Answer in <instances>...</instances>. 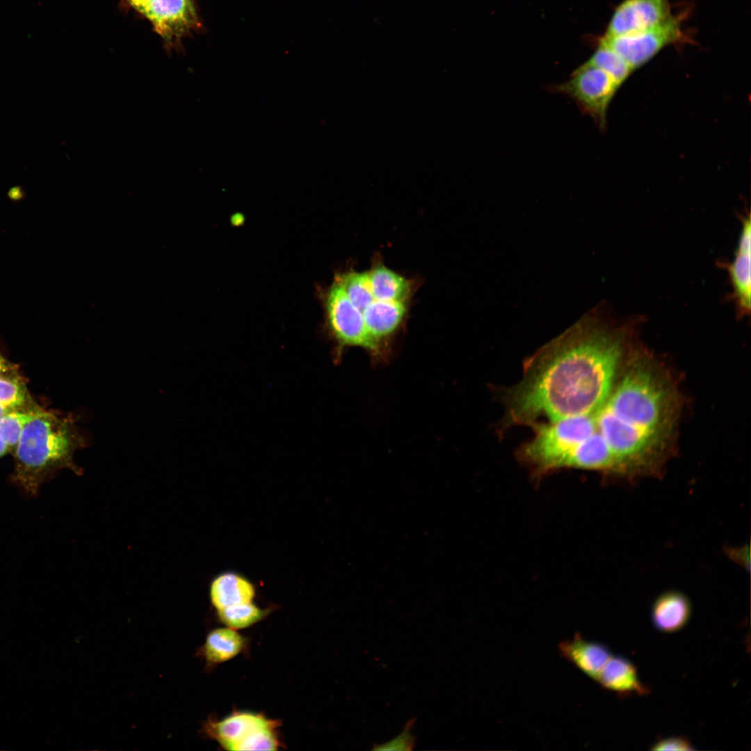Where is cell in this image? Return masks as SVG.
<instances>
[{"instance_id": "obj_12", "label": "cell", "mask_w": 751, "mask_h": 751, "mask_svg": "<svg viewBox=\"0 0 751 751\" xmlns=\"http://www.w3.org/2000/svg\"><path fill=\"white\" fill-rule=\"evenodd\" d=\"M558 649L563 657L595 681L612 655L606 645L586 640L579 633L562 641Z\"/></svg>"}, {"instance_id": "obj_21", "label": "cell", "mask_w": 751, "mask_h": 751, "mask_svg": "<svg viewBox=\"0 0 751 751\" xmlns=\"http://www.w3.org/2000/svg\"><path fill=\"white\" fill-rule=\"evenodd\" d=\"M40 410H13L0 417V437L10 450L16 448L24 428Z\"/></svg>"}, {"instance_id": "obj_24", "label": "cell", "mask_w": 751, "mask_h": 751, "mask_svg": "<svg viewBox=\"0 0 751 751\" xmlns=\"http://www.w3.org/2000/svg\"><path fill=\"white\" fill-rule=\"evenodd\" d=\"M725 551L730 559L746 569L748 572L750 571V559L748 545L738 547H727Z\"/></svg>"}, {"instance_id": "obj_25", "label": "cell", "mask_w": 751, "mask_h": 751, "mask_svg": "<svg viewBox=\"0 0 751 751\" xmlns=\"http://www.w3.org/2000/svg\"><path fill=\"white\" fill-rule=\"evenodd\" d=\"M19 376L17 367L0 353V378Z\"/></svg>"}, {"instance_id": "obj_17", "label": "cell", "mask_w": 751, "mask_h": 751, "mask_svg": "<svg viewBox=\"0 0 751 751\" xmlns=\"http://www.w3.org/2000/svg\"><path fill=\"white\" fill-rule=\"evenodd\" d=\"M244 646L245 638L234 629L220 628L208 634L199 652L209 665H213L234 658Z\"/></svg>"}, {"instance_id": "obj_19", "label": "cell", "mask_w": 751, "mask_h": 751, "mask_svg": "<svg viewBox=\"0 0 751 751\" xmlns=\"http://www.w3.org/2000/svg\"><path fill=\"white\" fill-rule=\"evenodd\" d=\"M0 404L14 410H32L34 405L26 384L19 376L0 378Z\"/></svg>"}, {"instance_id": "obj_20", "label": "cell", "mask_w": 751, "mask_h": 751, "mask_svg": "<svg viewBox=\"0 0 751 751\" xmlns=\"http://www.w3.org/2000/svg\"><path fill=\"white\" fill-rule=\"evenodd\" d=\"M217 611L220 620L234 629L248 627L266 614V610L261 609L252 602L227 606Z\"/></svg>"}, {"instance_id": "obj_14", "label": "cell", "mask_w": 751, "mask_h": 751, "mask_svg": "<svg viewBox=\"0 0 751 751\" xmlns=\"http://www.w3.org/2000/svg\"><path fill=\"white\" fill-rule=\"evenodd\" d=\"M597 682L606 690L623 695H643L649 691L640 680L634 664L622 656L611 655Z\"/></svg>"}, {"instance_id": "obj_6", "label": "cell", "mask_w": 751, "mask_h": 751, "mask_svg": "<svg viewBox=\"0 0 751 751\" xmlns=\"http://www.w3.org/2000/svg\"><path fill=\"white\" fill-rule=\"evenodd\" d=\"M620 87L608 74L587 61L573 72L568 81L550 86L549 89L572 99L583 114L604 130L609 105Z\"/></svg>"}, {"instance_id": "obj_4", "label": "cell", "mask_w": 751, "mask_h": 751, "mask_svg": "<svg viewBox=\"0 0 751 751\" xmlns=\"http://www.w3.org/2000/svg\"><path fill=\"white\" fill-rule=\"evenodd\" d=\"M534 438L524 448L527 462L539 472L565 467L576 449L594 431L591 414L538 425Z\"/></svg>"}, {"instance_id": "obj_13", "label": "cell", "mask_w": 751, "mask_h": 751, "mask_svg": "<svg viewBox=\"0 0 751 751\" xmlns=\"http://www.w3.org/2000/svg\"><path fill=\"white\" fill-rule=\"evenodd\" d=\"M691 613L689 598L681 591L671 590L663 592L654 600L651 608V618L657 630L674 633L686 625Z\"/></svg>"}, {"instance_id": "obj_26", "label": "cell", "mask_w": 751, "mask_h": 751, "mask_svg": "<svg viewBox=\"0 0 751 751\" xmlns=\"http://www.w3.org/2000/svg\"><path fill=\"white\" fill-rule=\"evenodd\" d=\"M8 195L12 200H19L23 197L24 192L21 187L16 186L8 191Z\"/></svg>"}, {"instance_id": "obj_3", "label": "cell", "mask_w": 751, "mask_h": 751, "mask_svg": "<svg viewBox=\"0 0 751 751\" xmlns=\"http://www.w3.org/2000/svg\"><path fill=\"white\" fill-rule=\"evenodd\" d=\"M80 442L71 420L39 410L24 428L15 448L13 481L35 494L52 473L72 467L73 453Z\"/></svg>"}, {"instance_id": "obj_1", "label": "cell", "mask_w": 751, "mask_h": 751, "mask_svg": "<svg viewBox=\"0 0 751 751\" xmlns=\"http://www.w3.org/2000/svg\"><path fill=\"white\" fill-rule=\"evenodd\" d=\"M597 305L544 346L528 362L508 395L512 419L551 421L592 413L609 395L620 373L626 332Z\"/></svg>"}, {"instance_id": "obj_8", "label": "cell", "mask_w": 751, "mask_h": 751, "mask_svg": "<svg viewBox=\"0 0 751 751\" xmlns=\"http://www.w3.org/2000/svg\"><path fill=\"white\" fill-rule=\"evenodd\" d=\"M681 26L680 17L671 15L652 27L623 35L604 36L601 42L618 54L633 71L666 46L679 41L682 38Z\"/></svg>"}, {"instance_id": "obj_18", "label": "cell", "mask_w": 751, "mask_h": 751, "mask_svg": "<svg viewBox=\"0 0 751 751\" xmlns=\"http://www.w3.org/2000/svg\"><path fill=\"white\" fill-rule=\"evenodd\" d=\"M588 62L605 72L620 86L633 72L618 54L601 41Z\"/></svg>"}, {"instance_id": "obj_27", "label": "cell", "mask_w": 751, "mask_h": 751, "mask_svg": "<svg viewBox=\"0 0 751 751\" xmlns=\"http://www.w3.org/2000/svg\"><path fill=\"white\" fill-rule=\"evenodd\" d=\"M136 10L143 14L150 0H127Z\"/></svg>"}, {"instance_id": "obj_22", "label": "cell", "mask_w": 751, "mask_h": 751, "mask_svg": "<svg viewBox=\"0 0 751 751\" xmlns=\"http://www.w3.org/2000/svg\"><path fill=\"white\" fill-rule=\"evenodd\" d=\"M416 718L410 719L405 724L402 732L395 738L386 743L373 745V750H398L408 751L413 749L416 736L412 733V727Z\"/></svg>"}, {"instance_id": "obj_15", "label": "cell", "mask_w": 751, "mask_h": 751, "mask_svg": "<svg viewBox=\"0 0 751 751\" xmlns=\"http://www.w3.org/2000/svg\"><path fill=\"white\" fill-rule=\"evenodd\" d=\"M255 594V586L248 578L230 571L217 575L209 588L211 601L216 610L251 603Z\"/></svg>"}, {"instance_id": "obj_5", "label": "cell", "mask_w": 751, "mask_h": 751, "mask_svg": "<svg viewBox=\"0 0 751 751\" xmlns=\"http://www.w3.org/2000/svg\"><path fill=\"white\" fill-rule=\"evenodd\" d=\"M277 722L259 713L236 712L204 724L207 735L228 750H277Z\"/></svg>"}, {"instance_id": "obj_10", "label": "cell", "mask_w": 751, "mask_h": 751, "mask_svg": "<svg viewBox=\"0 0 751 751\" xmlns=\"http://www.w3.org/2000/svg\"><path fill=\"white\" fill-rule=\"evenodd\" d=\"M671 15L669 0H624L614 11L604 36L643 31L663 22Z\"/></svg>"}, {"instance_id": "obj_2", "label": "cell", "mask_w": 751, "mask_h": 751, "mask_svg": "<svg viewBox=\"0 0 751 751\" xmlns=\"http://www.w3.org/2000/svg\"><path fill=\"white\" fill-rule=\"evenodd\" d=\"M677 410L675 390L662 370L645 356L632 359L591 413L592 434L611 459V474L633 479L661 474Z\"/></svg>"}, {"instance_id": "obj_28", "label": "cell", "mask_w": 751, "mask_h": 751, "mask_svg": "<svg viewBox=\"0 0 751 751\" xmlns=\"http://www.w3.org/2000/svg\"><path fill=\"white\" fill-rule=\"evenodd\" d=\"M8 451H10L8 446L6 442L0 437V457L5 455Z\"/></svg>"}, {"instance_id": "obj_16", "label": "cell", "mask_w": 751, "mask_h": 751, "mask_svg": "<svg viewBox=\"0 0 751 751\" xmlns=\"http://www.w3.org/2000/svg\"><path fill=\"white\" fill-rule=\"evenodd\" d=\"M365 271L369 288L377 299L408 302L412 295L409 280L380 263Z\"/></svg>"}, {"instance_id": "obj_7", "label": "cell", "mask_w": 751, "mask_h": 751, "mask_svg": "<svg viewBox=\"0 0 751 751\" xmlns=\"http://www.w3.org/2000/svg\"><path fill=\"white\" fill-rule=\"evenodd\" d=\"M322 300L327 328L335 345L334 357L339 360L348 347H360L369 352L362 315L335 281L323 292Z\"/></svg>"}, {"instance_id": "obj_23", "label": "cell", "mask_w": 751, "mask_h": 751, "mask_svg": "<svg viewBox=\"0 0 751 751\" xmlns=\"http://www.w3.org/2000/svg\"><path fill=\"white\" fill-rule=\"evenodd\" d=\"M652 750H694L690 741L684 737L671 736L661 739L654 743Z\"/></svg>"}, {"instance_id": "obj_9", "label": "cell", "mask_w": 751, "mask_h": 751, "mask_svg": "<svg viewBox=\"0 0 751 751\" xmlns=\"http://www.w3.org/2000/svg\"><path fill=\"white\" fill-rule=\"evenodd\" d=\"M741 231L734 259L720 262L726 269L732 286L730 298L735 312L743 317L749 315L751 307V223L750 212L741 216Z\"/></svg>"}, {"instance_id": "obj_11", "label": "cell", "mask_w": 751, "mask_h": 751, "mask_svg": "<svg viewBox=\"0 0 751 751\" xmlns=\"http://www.w3.org/2000/svg\"><path fill=\"white\" fill-rule=\"evenodd\" d=\"M143 15L166 42L181 38L198 24L192 0H150Z\"/></svg>"}, {"instance_id": "obj_29", "label": "cell", "mask_w": 751, "mask_h": 751, "mask_svg": "<svg viewBox=\"0 0 751 751\" xmlns=\"http://www.w3.org/2000/svg\"><path fill=\"white\" fill-rule=\"evenodd\" d=\"M13 410H12L10 408H8V407H5L3 405L0 404V417H1L2 416H3L6 414H8V412H11Z\"/></svg>"}]
</instances>
